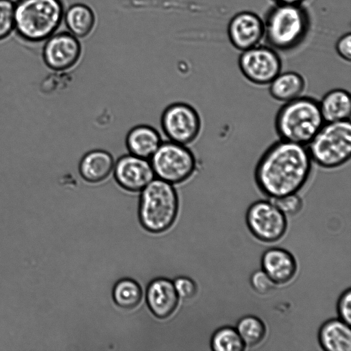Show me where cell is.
Masks as SVG:
<instances>
[{"instance_id":"obj_28","label":"cell","mask_w":351,"mask_h":351,"mask_svg":"<svg viewBox=\"0 0 351 351\" xmlns=\"http://www.w3.org/2000/svg\"><path fill=\"white\" fill-rule=\"evenodd\" d=\"M250 282L253 289L261 295L268 293L276 285L263 269L252 274Z\"/></svg>"},{"instance_id":"obj_5","label":"cell","mask_w":351,"mask_h":351,"mask_svg":"<svg viewBox=\"0 0 351 351\" xmlns=\"http://www.w3.org/2000/svg\"><path fill=\"white\" fill-rule=\"evenodd\" d=\"M140 193L138 215L142 227L152 233L168 230L174 223L179 208V197L174 185L155 178Z\"/></svg>"},{"instance_id":"obj_12","label":"cell","mask_w":351,"mask_h":351,"mask_svg":"<svg viewBox=\"0 0 351 351\" xmlns=\"http://www.w3.org/2000/svg\"><path fill=\"white\" fill-rule=\"evenodd\" d=\"M81 54L82 46L78 38L66 32L51 35L43 48L45 64L56 71L71 69L77 63Z\"/></svg>"},{"instance_id":"obj_24","label":"cell","mask_w":351,"mask_h":351,"mask_svg":"<svg viewBox=\"0 0 351 351\" xmlns=\"http://www.w3.org/2000/svg\"><path fill=\"white\" fill-rule=\"evenodd\" d=\"M210 346L215 351H242L245 348L237 330L230 326L220 328L214 332Z\"/></svg>"},{"instance_id":"obj_19","label":"cell","mask_w":351,"mask_h":351,"mask_svg":"<svg viewBox=\"0 0 351 351\" xmlns=\"http://www.w3.org/2000/svg\"><path fill=\"white\" fill-rule=\"evenodd\" d=\"M268 86L269 93L274 99L286 103L302 95L306 80L296 71H281Z\"/></svg>"},{"instance_id":"obj_7","label":"cell","mask_w":351,"mask_h":351,"mask_svg":"<svg viewBox=\"0 0 351 351\" xmlns=\"http://www.w3.org/2000/svg\"><path fill=\"white\" fill-rule=\"evenodd\" d=\"M149 160L155 178L174 186L191 179L197 169L196 156L188 145L169 140L162 141Z\"/></svg>"},{"instance_id":"obj_20","label":"cell","mask_w":351,"mask_h":351,"mask_svg":"<svg viewBox=\"0 0 351 351\" xmlns=\"http://www.w3.org/2000/svg\"><path fill=\"white\" fill-rule=\"evenodd\" d=\"M319 342L327 351H350L351 330L350 325L341 319H332L320 328Z\"/></svg>"},{"instance_id":"obj_11","label":"cell","mask_w":351,"mask_h":351,"mask_svg":"<svg viewBox=\"0 0 351 351\" xmlns=\"http://www.w3.org/2000/svg\"><path fill=\"white\" fill-rule=\"evenodd\" d=\"M112 175L121 189L132 193H140L155 178L149 159L129 153L115 160Z\"/></svg>"},{"instance_id":"obj_6","label":"cell","mask_w":351,"mask_h":351,"mask_svg":"<svg viewBox=\"0 0 351 351\" xmlns=\"http://www.w3.org/2000/svg\"><path fill=\"white\" fill-rule=\"evenodd\" d=\"M306 147L313 163L318 167H342L351 156L350 121L326 122Z\"/></svg>"},{"instance_id":"obj_13","label":"cell","mask_w":351,"mask_h":351,"mask_svg":"<svg viewBox=\"0 0 351 351\" xmlns=\"http://www.w3.org/2000/svg\"><path fill=\"white\" fill-rule=\"evenodd\" d=\"M227 36L232 47L241 52L255 47L264 38L263 19L252 11H240L228 21Z\"/></svg>"},{"instance_id":"obj_9","label":"cell","mask_w":351,"mask_h":351,"mask_svg":"<svg viewBox=\"0 0 351 351\" xmlns=\"http://www.w3.org/2000/svg\"><path fill=\"white\" fill-rule=\"evenodd\" d=\"M238 66L243 76L256 86H268L282 71L278 52L267 45L259 44L241 51Z\"/></svg>"},{"instance_id":"obj_30","label":"cell","mask_w":351,"mask_h":351,"mask_svg":"<svg viewBox=\"0 0 351 351\" xmlns=\"http://www.w3.org/2000/svg\"><path fill=\"white\" fill-rule=\"evenodd\" d=\"M335 51L343 60L350 62L351 60V34L350 32L341 36L335 43Z\"/></svg>"},{"instance_id":"obj_18","label":"cell","mask_w":351,"mask_h":351,"mask_svg":"<svg viewBox=\"0 0 351 351\" xmlns=\"http://www.w3.org/2000/svg\"><path fill=\"white\" fill-rule=\"evenodd\" d=\"M319 108L325 122L350 120L351 97L343 88H333L326 93L319 101Z\"/></svg>"},{"instance_id":"obj_21","label":"cell","mask_w":351,"mask_h":351,"mask_svg":"<svg viewBox=\"0 0 351 351\" xmlns=\"http://www.w3.org/2000/svg\"><path fill=\"white\" fill-rule=\"evenodd\" d=\"M69 32L77 38L87 36L93 29L95 16L93 10L84 3H75L64 11V18Z\"/></svg>"},{"instance_id":"obj_3","label":"cell","mask_w":351,"mask_h":351,"mask_svg":"<svg viewBox=\"0 0 351 351\" xmlns=\"http://www.w3.org/2000/svg\"><path fill=\"white\" fill-rule=\"evenodd\" d=\"M319 101L300 96L283 103L274 118L279 139L306 146L325 123Z\"/></svg>"},{"instance_id":"obj_26","label":"cell","mask_w":351,"mask_h":351,"mask_svg":"<svg viewBox=\"0 0 351 351\" xmlns=\"http://www.w3.org/2000/svg\"><path fill=\"white\" fill-rule=\"evenodd\" d=\"M271 202L285 215L298 214L301 210L303 205L302 199L298 193L272 199Z\"/></svg>"},{"instance_id":"obj_1","label":"cell","mask_w":351,"mask_h":351,"mask_svg":"<svg viewBox=\"0 0 351 351\" xmlns=\"http://www.w3.org/2000/svg\"><path fill=\"white\" fill-rule=\"evenodd\" d=\"M313 164L306 146L279 139L259 158L254 180L258 190L271 199L298 193L309 180Z\"/></svg>"},{"instance_id":"obj_27","label":"cell","mask_w":351,"mask_h":351,"mask_svg":"<svg viewBox=\"0 0 351 351\" xmlns=\"http://www.w3.org/2000/svg\"><path fill=\"white\" fill-rule=\"evenodd\" d=\"M173 285L179 298L183 300L193 298L197 293L195 282L186 276H179L173 280Z\"/></svg>"},{"instance_id":"obj_31","label":"cell","mask_w":351,"mask_h":351,"mask_svg":"<svg viewBox=\"0 0 351 351\" xmlns=\"http://www.w3.org/2000/svg\"><path fill=\"white\" fill-rule=\"evenodd\" d=\"M277 4H295L302 5L307 0H271Z\"/></svg>"},{"instance_id":"obj_17","label":"cell","mask_w":351,"mask_h":351,"mask_svg":"<svg viewBox=\"0 0 351 351\" xmlns=\"http://www.w3.org/2000/svg\"><path fill=\"white\" fill-rule=\"evenodd\" d=\"M162 142L158 131L149 125L132 128L125 136V146L129 154L149 159Z\"/></svg>"},{"instance_id":"obj_8","label":"cell","mask_w":351,"mask_h":351,"mask_svg":"<svg viewBox=\"0 0 351 351\" xmlns=\"http://www.w3.org/2000/svg\"><path fill=\"white\" fill-rule=\"evenodd\" d=\"M160 126L169 141L189 145L199 136L202 123L198 111L193 106L176 102L164 109Z\"/></svg>"},{"instance_id":"obj_23","label":"cell","mask_w":351,"mask_h":351,"mask_svg":"<svg viewBox=\"0 0 351 351\" xmlns=\"http://www.w3.org/2000/svg\"><path fill=\"white\" fill-rule=\"evenodd\" d=\"M236 330L245 346L253 347L260 343L264 339L266 328L264 323L258 317L247 315L237 322Z\"/></svg>"},{"instance_id":"obj_2","label":"cell","mask_w":351,"mask_h":351,"mask_svg":"<svg viewBox=\"0 0 351 351\" xmlns=\"http://www.w3.org/2000/svg\"><path fill=\"white\" fill-rule=\"evenodd\" d=\"M263 24L266 45L278 52H290L307 38L311 17L302 4L274 3L267 11Z\"/></svg>"},{"instance_id":"obj_15","label":"cell","mask_w":351,"mask_h":351,"mask_svg":"<svg viewBox=\"0 0 351 351\" xmlns=\"http://www.w3.org/2000/svg\"><path fill=\"white\" fill-rule=\"evenodd\" d=\"M112 155L102 149H92L83 155L78 165L81 178L89 184H99L112 174L114 165Z\"/></svg>"},{"instance_id":"obj_29","label":"cell","mask_w":351,"mask_h":351,"mask_svg":"<svg viewBox=\"0 0 351 351\" xmlns=\"http://www.w3.org/2000/svg\"><path fill=\"white\" fill-rule=\"evenodd\" d=\"M337 311L340 319L346 324H351V291L348 289L339 298L337 304Z\"/></svg>"},{"instance_id":"obj_25","label":"cell","mask_w":351,"mask_h":351,"mask_svg":"<svg viewBox=\"0 0 351 351\" xmlns=\"http://www.w3.org/2000/svg\"><path fill=\"white\" fill-rule=\"evenodd\" d=\"M14 29V3L11 0H0V40Z\"/></svg>"},{"instance_id":"obj_22","label":"cell","mask_w":351,"mask_h":351,"mask_svg":"<svg viewBox=\"0 0 351 351\" xmlns=\"http://www.w3.org/2000/svg\"><path fill=\"white\" fill-rule=\"evenodd\" d=\"M112 295L116 305L125 310H131L141 302L143 290L136 280L125 278L115 282Z\"/></svg>"},{"instance_id":"obj_4","label":"cell","mask_w":351,"mask_h":351,"mask_svg":"<svg viewBox=\"0 0 351 351\" xmlns=\"http://www.w3.org/2000/svg\"><path fill=\"white\" fill-rule=\"evenodd\" d=\"M64 11L62 0H19L14 3V29L26 41L45 40L58 29Z\"/></svg>"},{"instance_id":"obj_10","label":"cell","mask_w":351,"mask_h":351,"mask_svg":"<svg viewBox=\"0 0 351 351\" xmlns=\"http://www.w3.org/2000/svg\"><path fill=\"white\" fill-rule=\"evenodd\" d=\"M248 228L258 239L264 242H274L285 233V215L272 202L258 200L252 203L247 210Z\"/></svg>"},{"instance_id":"obj_14","label":"cell","mask_w":351,"mask_h":351,"mask_svg":"<svg viewBox=\"0 0 351 351\" xmlns=\"http://www.w3.org/2000/svg\"><path fill=\"white\" fill-rule=\"evenodd\" d=\"M178 300L173 283L168 278H155L147 285V304L157 318L165 319L171 316L178 306Z\"/></svg>"},{"instance_id":"obj_16","label":"cell","mask_w":351,"mask_h":351,"mask_svg":"<svg viewBox=\"0 0 351 351\" xmlns=\"http://www.w3.org/2000/svg\"><path fill=\"white\" fill-rule=\"evenodd\" d=\"M263 270L276 285L289 282L297 270L293 255L282 248H270L265 251L261 259Z\"/></svg>"}]
</instances>
